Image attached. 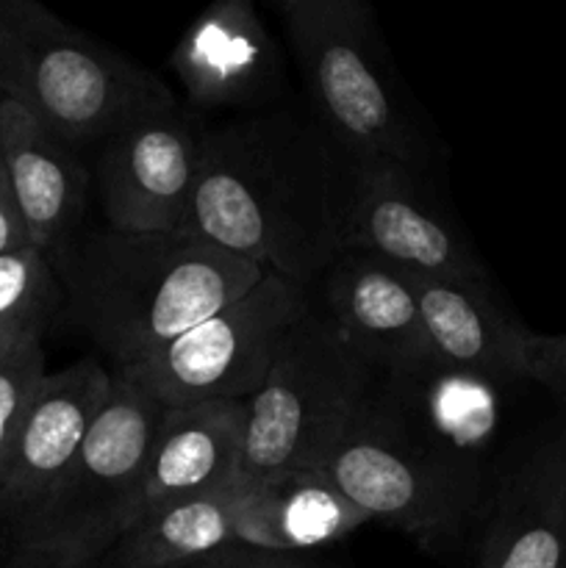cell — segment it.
<instances>
[{
  "mask_svg": "<svg viewBox=\"0 0 566 568\" xmlns=\"http://www.w3.org/2000/svg\"><path fill=\"white\" fill-rule=\"evenodd\" d=\"M358 164L286 111L203 133L186 233L309 286L344 253Z\"/></svg>",
  "mask_w": 566,
  "mask_h": 568,
  "instance_id": "cell-1",
  "label": "cell"
},
{
  "mask_svg": "<svg viewBox=\"0 0 566 568\" xmlns=\"http://www.w3.org/2000/svg\"><path fill=\"white\" fill-rule=\"evenodd\" d=\"M100 568H155V566H139V564H125V560H117L111 558V555H105L103 560H100Z\"/></svg>",
  "mask_w": 566,
  "mask_h": 568,
  "instance_id": "cell-27",
  "label": "cell"
},
{
  "mask_svg": "<svg viewBox=\"0 0 566 568\" xmlns=\"http://www.w3.org/2000/svg\"><path fill=\"white\" fill-rule=\"evenodd\" d=\"M28 231L26 220H22L20 203H17L14 186H11L9 170L0 155V255L11 253V250L28 247Z\"/></svg>",
  "mask_w": 566,
  "mask_h": 568,
  "instance_id": "cell-25",
  "label": "cell"
},
{
  "mask_svg": "<svg viewBox=\"0 0 566 568\" xmlns=\"http://www.w3.org/2000/svg\"><path fill=\"white\" fill-rule=\"evenodd\" d=\"M0 98L72 150L103 144L172 100L153 75L33 0H0Z\"/></svg>",
  "mask_w": 566,
  "mask_h": 568,
  "instance_id": "cell-4",
  "label": "cell"
},
{
  "mask_svg": "<svg viewBox=\"0 0 566 568\" xmlns=\"http://www.w3.org/2000/svg\"><path fill=\"white\" fill-rule=\"evenodd\" d=\"M172 70L203 109H259L281 94L283 50L250 0H216L183 31Z\"/></svg>",
  "mask_w": 566,
  "mask_h": 568,
  "instance_id": "cell-12",
  "label": "cell"
},
{
  "mask_svg": "<svg viewBox=\"0 0 566 568\" xmlns=\"http://www.w3.org/2000/svg\"><path fill=\"white\" fill-rule=\"evenodd\" d=\"M381 372L311 308L289 331L259 392L244 403V447L236 486L305 475L344 430Z\"/></svg>",
  "mask_w": 566,
  "mask_h": 568,
  "instance_id": "cell-6",
  "label": "cell"
},
{
  "mask_svg": "<svg viewBox=\"0 0 566 568\" xmlns=\"http://www.w3.org/2000/svg\"><path fill=\"white\" fill-rule=\"evenodd\" d=\"M203 133L172 98L100 144L94 186L105 227L114 233H186Z\"/></svg>",
  "mask_w": 566,
  "mask_h": 568,
  "instance_id": "cell-9",
  "label": "cell"
},
{
  "mask_svg": "<svg viewBox=\"0 0 566 568\" xmlns=\"http://www.w3.org/2000/svg\"><path fill=\"white\" fill-rule=\"evenodd\" d=\"M0 155L26 220L28 242L53 264L78 236L92 178L70 144L6 98H0Z\"/></svg>",
  "mask_w": 566,
  "mask_h": 568,
  "instance_id": "cell-15",
  "label": "cell"
},
{
  "mask_svg": "<svg viewBox=\"0 0 566 568\" xmlns=\"http://www.w3.org/2000/svg\"><path fill=\"white\" fill-rule=\"evenodd\" d=\"M325 314L381 375L433 361L408 272L344 250L325 272Z\"/></svg>",
  "mask_w": 566,
  "mask_h": 568,
  "instance_id": "cell-13",
  "label": "cell"
},
{
  "mask_svg": "<svg viewBox=\"0 0 566 568\" xmlns=\"http://www.w3.org/2000/svg\"><path fill=\"white\" fill-rule=\"evenodd\" d=\"M305 475H316L364 516L400 527L431 549L458 541L483 503L481 460L420 430L377 383Z\"/></svg>",
  "mask_w": 566,
  "mask_h": 568,
  "instance_id": "cell-3",
  "label": "cell"
},
{
  "mask_svg": "<svg viewBox=\"0 0 566 568\" xmlns=\"http://www.w3.org/2000/svg\"><path fill=\"white\" fill-rule=\"evenodd\" d=\"M44 375L48 372H44L42 344H31V347L0 355V469L9 458L17 427H20Z\"/></svg>",
  "mask_w": 566,
  "mask_h": 568,
  "instance_id": "cell-22",
  "label": "cell"
},
{
  "mask_svg": "<svg viewBox=\"0 0 566 568\" xmlns=\"http://www.w3.org/2000/svg\"><path fill=\"white\" fill-rule=\"evenodd\" d=\"M111 383L114 372L98 358L44 375L0 469V519L14 525L44 497L109 403Z\"/></svg>",
  "mask_w": 566,
  "mask_h": 568,
  "instance_id": "cell-11",
  "label": "cell"
},
{
  "mask_svg": "<svg viewBox=\"0 0 566 568\" xmlns=\"http://www.w3.org/2000/svg\"><path fill=\"white\" fill-rule=\"evenodd\" d=\"M388 403L444 447L481 460L497 430V386L436 358L400 375H377Z\"/></svg>",
  "mask_w": 566,
  "mask_h": 568,
  "instance_id": "cell-19",
  "label": "cell"
},
{
  "mask_svg": "<svg viewBox=\"0 0 566 568\" xmlns=\"http://www.w3.org/2000/svg\"><path fill=\"white\" fill-rule=\"evenodd\" d=\"M239 491V488H236ZM370 521L316 475L244 488L236 497V544L300 555L347 538Z\"/></svg>",
  "mask_w": 566,
  "mask_h": 568,
  "instance_id": "cell-18",
  "label": "cell"
},
{
  "mask_svg": "<svg viewBox=\"0 0 566 568\" xmlns=\"http://www.w3.org/2000/svg\"><path fill=\"white\" fill-rule=\"evenodd\" d=\"M242 447L244 403L166 408L150 449L131 521L155 505L236 486Z\"/></svg>",
  "mask_w": 566,
  "mask_h": 568,
  "instance_id": "cell-17",
  "label": "cell"
},
{
  "mask_svg": "<svg viewBox=\"0 0 566 568\" xmlns=\"http://www.w3.org/2000/svg\"><path fill=\"white\" fill-rule=\"evenodd\" d=\"M64 314L114 361L137 366L247 294L266 270L186 233H81L53 261Z\"/></svg>",
  "mask_w": 566,
  "mask_h": 568,
  "instance_id": "cell-2",
  "label": "cell"
},
{
  "mask_svg": "<svg viewBox=\"0 0 566 568\" xmlns=\"http://www.w3.org/2000/svg\"><path fill=\"white\" fill-rule=\"evenodd\" d=\"M166 408L117 375L87 438L44 497L11 525L14 549L59 568H98L131 525L150 449Z\"/></svg>",
  "mask_w": 566,
  "mask_h": 568,
  "instance_id": "cell-7",
  "label": "cell"
},
{
  "mask_svg": "<svg viewBox=\"0 0 566 568\" xmlns=\"http://www.w3.org/2000/svg\"><path fill=\"white\" fill-rule=\"evenodd\" d=\"M309 311L303 286L266 272L247 294L117 375L142 386L164 408L247 403L289 331Z\"/></svg>",
  "mask_w": 566,
  "mask_h": 568,
  "instance_id": "cell-8",
  "label": "cell"
},
{
  "mask_svg": "<svg viewBox=\"0 0 566 568\" xmlns=\"http://www.w3.org/2000/svg\"><path fill=\"white\" fill-rule=\"evenodd\" d=\"M427 344L438 364L494 383L525 381L522 327L486 288V281H438L411 275Z\"/></svg>",
  "mask_w": 566,
  "mask_h": 568,
  "instance_id": "cell-16",
  "label": "cell"
},
{
  "mask_svg": "<svg viewBox=\"0 0 566 568\" xmlns=\"http://www.w3.org/2000/svg\"><path fill=\"white\" fill-rule=\"evenodd\" d=\"M477 568H566V430L536 444L499 480Z\"/></svg>",
  "mask_w": 566,
  "mask_h": 568,
  "instance_id": "cell-14",
  "label": "cell"
},
{
  "mask_svg": "<svg viewBox=\"0 0 566 568\" xmlns=\"http://www.w3.org/2000/svg\"><path fill=\"white\" fill-rule=\"evenodd\" d=\"M277 9L316 125L358 166L394 164L420 175L425 139L383 64L375 11L361 0H283Z\"/></svg>",
  "mask_w": 566,
  "mask_h": 568,
  "instance_id": "cell-5",
  "label": "cell"
},
{
  "mask_svg": "<svg viewBox=\"0 0 566 568\" xmlns=\"http://www.w3.org/2000/svg\"><path fill=\"white\" fill-rule=\"evenodd\" d=\"M344 250H358L420 277L486 281V266L464 233L422 194L416 172L394 164L358 166Z\"/></svg>",
  "mask_w": 566,
  "mask_h": 568,
  "instance_id": "cell-10",
  "label": "cell"
},
{
  "mask_svg": "<svg viewBox=\"0 0 566 568\" xmlns=\"http://www.w3.org/2000/svg\"><path fill=\"white\" fill-rule=\"evenodd\" d=\"M3 568H59L50 558L37 552H28V549H14L11 560Z\"/></svg>",
  "mask_w": 566,
  "mask_h": 568,
  "instance_id": "cell-26",
  "label": "cell"
},
{
  "mask_svg": "<svg viewBox=\"0 0 566 568\" xmlns=\"http://www.w3.org/2000/svg\"><path fill=\"white\" fill-rule=\"evenodd\" d=\"M236 488L175 499L144 510L128 525L111 558L125 564L181 568L236 544Z\"/></svg>",
  "mask_w": 566,
  "mask_h": 568,
  "instance_id": "cell-20",
  "label": "cell"
},
{
  "mask_svg": "<svg viewBox=\"0 0 566 568\" xmlns=\"http://www.w3.org/2000/svg\"><path fill=\"white\" fill-rule=\"evenodd\" d=\"M525 381L542 383L555 397L566 399V333L558 336L527 333Z\"/></svg>",
  "mask_w": 566,
  "mask_h": 568,
  "instance_id": "cell-23",
  "label": "cell"
},
{
  "mask_svg": "<svg viewBox=\"0 0 566 568\" xmlns=\"http://www.w3.org/2000/svg\"><path fill=\"white\" fill-rule=\"evenodd\" d=\"M61 311L64 292L48 255L31 244L0 255V355L42 344Z\"/></svg>",
  "mask_w": 566,
  "mask_h": 568,
  "instance_id": "cell-21",
  "label": "cell"
},
{
  "mask_svg": "<svg viewBox=\"0 0 566 568\" xmlns=\"http://www.w3.org/2000/svg\"><path fill=\"white\" fill-rule=\"evenodd\" d=\"M181 568H327L316 560L300 558V555L289 552H270V549H253L242 547V544H231L216 552L203 555V558L192 560V564Z\"/></svg>",
  "mask_w": 566,
  "mask_h": 568,
  "instance_id": "cell-24",
  "label": "cell"
}]
</instances>
